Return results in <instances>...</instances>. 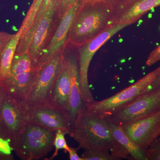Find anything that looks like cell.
I'll return each mask as SVG.
<instances>
[{"instance_id": "6da1fadb", "label": "cell", "mask_w": 160, "mask_h": 160, "mask_svg": "<svg viewBox=\"0 0 160 160\" xmlns=\"http://www.w3.org/2000/svg\"><path fill=\"white\" fill-rule=\"evenodd\" d=\"M113 18L112 4L81 2L69 28L66 44L79 47L89 42L113 25Z\"/></svg>"}, {"instance_id": "7a4b0ae2", "label": "cell", "mask_w": 160, "mask_h": 160, "mask_svg": "<svg viewBox=\"0 0 160 160\" xmlns=\"http://www.w3.org/2000/svg\"><path fill=\"white\" fill-rule=\"evenodd\" d=\"M69 135L79 149L110 151L116 142L106 119L89 112L85 107L78 111Z\"/></svg>"}, {"instance_id": "3957f363", "label": "cell", "mask_w": 160, "mask_h": 160, "mask_svg": "<svg viewBox=\"0 0 160 160\" xmlns=\"http://www.w3.org/2000/svg\"><path fill=\"white\" fill-rule=\"evenodd\" d=\"M56 132L29 121L22 130L12 139V151L22 160L45 157L53 149Z\"/></svg>"}, {"instance_id": "277c9868", "label": "cell", "mask_w": 160, "mask_h": 160, "mask_svg": "<svg viewBox=\"0 0 160 160\" xmlns=\"http://www.w3.org/2000/svg\"><path fill=\"white\" fill-rule=\"evenodd\" d=\"M160 75V66L114 95L98 102L85 103L84 107L95 114L103 117L109 116L145 93Z\"/></svg>"}, {"instance_id": "5b68a950", "label": "cell", "mask_w": 160, "mask_h": 160, "mask_svg": "<svg viewBox=\"0 0 160 160\" xmlns=\"http://www.w3.org/2000/svg\"><path fill=\"white\" fill-rule=\"evenodd\" d=\"M64 49L59 50L37 70L25 102L28 107L50 103L49 94L65 63Z\"/></svg>"}, {"instance_id": "8992f818", "label": "cell", "mask_w": 160, "mask_h": 160, "mask_svg": "<svg viewBox=\"0 0 160 160\" xmlns=\"http://www.w3.org/2000/svg\"><path fill=\"white\" fill-rule=\"evenodd\" d=\"M37 72L28 52L22 54L15 53L10 75L0 82V85L7 94L25 101Z\"/></svg>"}, {"instance_id": "52a82bcc", "label": "cell", "mask_w": 160, "mask_h": 160, "mask_svg": "<svg viewBox=\"0 0 160 160\" xmlns=\"http://www.w3.org/2000/svg\"><path fill=\"white\" fill-rule=\"evenodd\" d=\"M128 26L126 24H116L78 48L82 97L84 103L94 102L88 81V71L92 58L98 50L118 32Z\"/></svg>"}, {"instance_id": "ba28073f", "label": "cell", "mask_w": 160, "mask_h": 160, "mask_svg": "<svg viewBox=\"0 0 160 160\" xmlns=\"http://www.w3.org/2000/svg\"><path fill=\"white\" fill-rule=\"evenodd\" d=\"M160 111V89L146 92L127 106L106 116L112 122L122 126Z\"/></svg>"}, {"instance_id": "9c48e42d", "label": "cell", "mask_w": 160, "mask_h": 160, "mask_svg": "<svg viewBox=\"0 0 160 160\" xmlns=\"http://www.w3.org/2000/svg\"><path fill=\"white\" fill-rule=\"evenodd\" d=\"M59 8L60 0H51L36 29L28 51L36 69L41 53L48 45L59 23L61 18Z\"/></svg>"}, {"instance_id": "30bf717a", "label": "cell", "mask_w": 160, "mask_h": 160, "mask_svg": "<svg viewBox=\"0 0 160 160\" xmlns=\"http://www.w3.org/2000/svg\"><path fill=\"white\" fill-rule=\"evenodd\" d=\"M27 116L29 122L52 131L61 130L65 134H69L71 130V120L68 111L50 103L28 106Z\"/></svg>"}, {"instance_id": "8fae6325", "label": "cell", "mask_w": 160, "mask_h": 160, "mask_svg": "<svg viewBox=\"0 0 160 160\" xmlns=\"http://www.w3.org/2000/svg\"><path fill=\"white\" fill-rule=\"evenodd\" d=\"M27 109L25 101L6 93L0 106V122L11 139L29 122Z\"/></svg>"}, {"instance_id": "7c38bea8", "label": "cell", "mask_w": 160, "mask_h": 160, "mask_svg": "<svg viewBox=\"0 0 160 160\" xmlns=\"http://www.w3.org/2000/svg\"><path fill=\"white\" fill-rule=\"evenodd\" d=\"M121 126L132 141L146 150L160 136V111Z\"/></svg>"}, {"instance_id": "4fadbf2b", "label": "cell", "mask_w": 160, "mask_h": 160, "mask_svg": "<svg viewBox=\"0 0 160 160\" xmlns=\"http://www.w3.org/2000/svg\"><path fill=\"white\" fill-rule=\"evenodd\" d=\"M78 47L66 44L64 50L65 59L69 69L70 82V92L68 109L71 128L76 118L78 111L84 106L81 93L79 68L78 58Z\"/></svg>"}, {"instance_id": "5bb4252c", "label": "cell", "mask_w": 160, "mask_h": 160, "mask_svg": "<svg viewBox=\"0 0 160 160\" xmlns=\"http://www.w3.org/2000/svg\"><path fill=\"white\" fill-rule=\"evenodd\" d=\"M81 3L80 1H78L61 18L54 34L40 55L36 66L37 70L58 51L65 49L69 28Z\"/></svg>"}, {"instance_id": "9a60e30c", "label": "cell", "mask_w": 160, "mask_h": 160, "mask_svg": "<svg viewBox=\"0 0 160 160\" xmlns=\"http://www.w3.org/2000/svg\"><path fill=\"white\" fill-rule=\"evenodd\" d=\"M160 6V0H122L113 6V25L129 26L151 9Z\"/></svg>"}, {"instance_id": "2e32d148", "label": "cell", "mask_w": 160, "mask_h": 160, "mask_svg": "<svg viewBox=\"0 0 160 160\" xmlns=\"http://www.w3.org/2000/svg\"><path fill=\"white\" fill-rule=\"evenodd\" d=\"M70 92L69 71L65 59L62 69L52 87L49 102L54 106L68 111Z\"/></svg>"}, {"instance_id": "e0dca14e", "label": "cell", "mask_w": 160, "mask_h": 160, "mask_svg": "<svg viewBox=\"0 0 160 160\" xmlns=\"http://www.w3.org/2000/svg\"><path fill=\"white\" fill-rule=\"evenodd\" d=\"M105 118L115 139L127 150L132 160H146V150L138 147L124 132L122 127L111 122L108 118Z\"/></svg>"}, {"instance_id": "ac0fdd59", "label": "cell", "mask_w": 160, "mask_h": 160, "mask_svg": "<svg viewBox=\"0 0 160 160\" xmlns=\"http://www.w3.org/2000/svg\"><path fill=\"white\" fill-rule=\"evenodd\" d=\"M23 32L20 27L18 31L11 38L0 58V82L9 77L11 71L12 63L14 57L18 43Z\"/></svg>"}, {"instance_id": "d6986e66", "label": "cell", "mask_w": 160, "mask_h": 160, "mask_svg": "<svg viewBox=\"0 0 160 160\" xmlns=\"http://www.w3.org/2000/svg\"><path fill=\"white\" fill-rule=\"evenodd\" d=\"M50 1L43 0L31 28L24 35L21 36L17 47V51L19 53H24L28 51L39 22L45 13Z\"/></svg>"}, {"instance_id": "ffe728a7", "label": "cell", "mask_w": 160, "mask_h": 160, "mask_svg": "<svg viewBox=\"0 0 160 160\" xmlns=\"http://www.w3.org/2000/svg\"><path fill=\"white\" fill-rule=\"evenodd\" d=\"M11 138L0 122V160H13Z\"/></svg>"}, {"instance_id": "44dd1931", "label": "cell", "mask_w": 160, "mask_h": 160, "mask_svg": "<svg viewBox=\"0 0 160 160\" xmlns=\"http://www.w3.org/2000/svg\"><path fill=\"white\" fill-rule=\"evenodd\" d=\"M109 152L98 149L85 150L81 158L83 160H120L112 155Z\"/></svg>"}, {"instance_id": "7402d4cb", "label": "cell", "mask_w": 160, "mask_h": 160, "mask_svg": "<svg viewBox=\"0 0 160 160\" xmlns=\"http://www.w3.org/2000/svg\"><path fill=\"white\" fill-rule=\"evenodd\" d=\"M65 133L62 130H58L56 132L53 145L55 147V151L53 155L50 158L44 159L46 160H52L58 155V152L60 149H63L65 152H69L70 148L67 145L65 138Z\"/></svg>"}, {"instance_id": "603a6c76", "label": "cell", "mask_w": 160, "mask_h": 160, "mask_svg": "<svg viewBox=\"0 0 160 160\" xmlns=\"http://www.w3.org/2000/svg\"><path fill=\"white\" fill-rule=\"evenodd\" d=\"M160 61V44L149 54L147 61L146 65L151 66L153 64Z\"/></svg>"}, {"instance_id": "cb8c5ba5", "label": "cell", "mask_w": 160, "mask_h": 160, "mask_svg": "<svg viewBox=\"0 0 160 160\" xmlns=\"http://www.w3.org/2000/svg\"><path fill=\"white\" fill-rule=\"evenodd\" d=\"M14 34L5 32H0V58L4 49Z\"/></svg>"}, {"instance_id": "d4e9b609", "label": "cell", "mask_w": 160, "mask_h": 160, "mask_svg": "<svg viewBox=\"0 0 160 160\" xmlns=\"http://www.w3.org/2000/svg\"><path fill=\"white\" fill-rule=\"evenodd\" d=\"M78 0H60L59 13L62 18L65 12L77 2Z\"/></svg>"}, {"instance_id": "484cf974", "label": "cell", "mask_w": 160, "mask_h": 160, "mask_svg": "<svg viewBox=\"0 0 160 160\" xmlns=\"http://www.w3.org/2000/svg\"><path fill=\"white\" fill-rule=\"evenodd\" d=\"M146 158V160H160V149H147Z\"/></svg>"}, {"instance_id": "4316f807", "label": "cell", "mask_w": 160, "mask_h": 160, "mask_svg": "<svg viewBox=\"0 0 160 160\" xmlns=\"http://www.w3.org/2000/svg\"><path fill=\"white\" fill-rule=\"evenodd\" d=\"M70 149L69 151V158L70 160H83L82 158L79 156L77 153V151L79 148H74L69 147Z\"/></svg>"}, {"instance_id": "83f0119b", "label": "cell", "mask_w": 160, "mask_h": 160, "mask_svg": "<svg viewBox=\"0 0 160 160\" xmlns=\"http://www.w3.org/2000/svg\"><path fill=\"white\" fill-rule=\"evenodd\" d=\"M160 89V75L155 81L151 84L146 92L152 91Z\"/></svg>"}, {"instance_id": "f1b7e54d", "label": "cell", "mask_w": 160, "mask_h": 160, "mask_svg": "<svg viewBox=\"0 0 160 160\" xmlns=\"http://www.w3.org/2000/svg\"><path fill=\"white\" fill-rule=\"evenodd\" d=\"M81 2H105L109 3L114 6L115 5L119 3L122 0H78Z\"/></svg>"}, {"instance_id": "f546056e", "label": "cell", "mask_w": 160, "mask_h": 160, "mask_svg": "<svg viewBox=\"0 0 160 160\" xmlns=\"http://www.w3.org/2000/svg\"><path fill=\"white\" fill-rule=\"evenodd\" d=\"M148 149H160V135L158 138L155 140L152 143Z\"/></svg>"}, {"instance_id": "4dcf8cb0", "label": "cell", "mask_w": 160, "mask_h": 160, "mask_svg": "<svg viewBox=\"0 0 160 160\" xmlns=\"http://www.w3.org/2000/svg\"><path fill=\"white\" fill-rule=\"evenodd\" d=\"M6 94V92L4 91L2 87L0 85V106Z\"/></svg>"}]
</instances>
